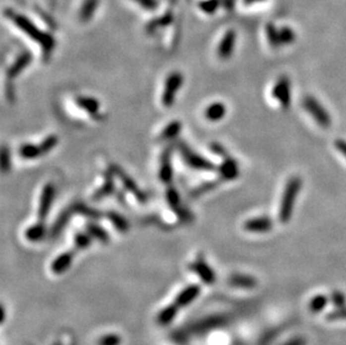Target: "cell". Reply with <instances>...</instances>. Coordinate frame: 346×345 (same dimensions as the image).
<instances>
[{"label": "cell", "instance_id": "obj_22", "mask_svg": "<svg viewBox=\"0 0 346 345\" xmlns=\"http://www.w3.org/2000/svg\"><path fill=\"white\" fill-rule=\"evenodd\" d=\"M99 3H100V0H83L79 10L80 21H82V23H89L97 12Z\"/></svg>", "mask_w": 346, "mask_h": 345}, {"label": "cell", "instance_id": "obj_26", "mask_svg": "<svg viewBox=\"0 0 346 345\" xmlns=\"http://www.w3.org/2000/svg\"><path fill=\"white\" fill-rule=\"evenodd\" d=\"M18 154L24 159H36L44 155L41 146L35 144H23L18 149Z\"/></svg>", "mask_w": 346, "mask_h": 345}, {"label": "cell", "instance_id": "obj_3", "mask_svg": "<svg viewBox=\"0 0 346 345\" xmlns=\"http://www.w3.org/2000/svg\"><path fill=\"white\" fill-rule=\"evenodd\" d=\"M179 153L186 165L193 168V170L204 172L218 171V166H215L213 163L207 158L203 157L202 155L194 152L192 148H189L184 142H181L179 145Z\"/></svg>", "mask_w": 346, "mask_h": 345}, {"label": "cell", "instance_id": "obj_1", "mask_svg": "<svg viewBox=\"0 0 346 345\" xmlns=\"http://www.w3.org/2000/svg\"><path fill=\"white\" fill-rule=\"evenodd\" d=\"M7 16L12 24L19 29L21 33L27 35L30 40L36 42L41 46L43 55L44 58H49L52 52L54 51L56 42L53 35L47 32H43L37 26L30 20L28 17H26L21 14H16L10 9L7 10Z\"/></svg>", "mask_w": 346, "mask_h": 345}, {"label": "cell", "instance_id": "obj_10", "mask_svg": "<svg viewBox=\"0 0 346 345\" xmlns=\"http://www.w3.org/2000/svg\"><path fill=\"white\" fill-rule=\"evenodd\" d=\"M200 294H201L200 285H189V286L185 287L184 289H181L178 292V295L176 296L174 303L178 306L180 309L185 308L191 305L193 301H195L198 298Z\"/></svg>", "mask_w": 346, "mask_h": 345}, {"label": "cell", "instance_id": "obj_42", "mask_svg": "<svg viewBox=\"0 0 346 345\" xmlns=\"http://www.w3.org/2000/svg\"><path fill=\"white\" fill-rule=\"evenodd\" d=\"M283 345H306V341L302 338H293Z\"/></svg>", "mask_w": 346, "mask_h": 345}, {"label": "cell", "instance_id": "obj_38", "mask_svg": "<svg viewBox=\"0 0 346 345\" xmlns=\"http://www.w3.org/2000/svg\"><path fill=\"white\" fill-rule=\"evenodd\" d=\"M1 168L3 172L10 170V150L6 146H2L1 149Z\"/></svg>", "mask_w": 346, "mask_h": 345}, {"label": "cell", "instance_id": "obj_30", "mask_svg": "<svg viewBox=\"0 0 346 345\" xmlns=\"http://www.w3.org/2000/svg\"><path fill=\"white\" fill-rule=\"evenodd\" d=\"M93 238L91 236L88 232H76L74 238H73V242H74V249L75 250H85L92 244Z\"/></svg>", "mask_w": 346, "mask_h": 345}, {"label": "cell", "instance_id": "obj_33", "mask_svg": "<svg viewBox=\"0 0 346 345\" xmlns=\"http://www.w3.org/2000/svg\"><path fill=\"white\" fill-rule=\"evenodd\" d=\"M279 37L281 46L283 45H290L296 40V34L288 26H283L279 28Z\"/></svg>", "mask_w": 346, "mask_h": 345}, {"label": "cell", "instance_id": "obj_23", "mask_svg": "<svg viewBox=\"0 0 346 345\" xmlns=\"http://www.w3.org/2000/svg\"><path fill=\"white\" fill-rule=\"evenodd\" d=\"M229 283H230V285L233 287L248 288V289H252L253 287L257 286L256 278H253L252 276L242 275V274L232 275L230 279H229Z\"/></svg>", "mask_w": 346, "mask_h": 345}, {"label": "cell", "instance_id": "obj_28", "mask_svg": "<svg viewBox=\"0 0 346 345\" xmlns=\"http://www.w3.org/2000/svg\"><path fill=\"white\" fill-rule=\"evenodd\" d=\"M71 209L74 213L83 215V217L89 218L92 220V221H96V220L102 218V214L99 212L98 210L89 208V206L85 205L84 203H76L73 206H71Z\"/></svg>", "mask_w": 346, "mask_h": 345}, {"label": "cell", "instance_id": "obj_40", "mask_svg": "<svg viewBox=\"0 0 346 345\" xmlns=\"http://www.w3.org/2000/svg\"><path fill=\"white\" fill-rule=\"evenodd\" d=\"M211 150L214 154L218 155V156H221L223 158L229 156L227 149L224 148L221 144H218V142H212V144H211Z\"/></svg>", "mask_w": 346, "mask_h": 345}, {"label": "cell", "instance_id": "obj_20", "mask_svg": "<svg viewBox=\"0 0 346 345\" xmlns=\"http://www.w3.org/2000/svg\"><path fill=\"white\" fill-rule=\"evenodd\" d=\"M227 106L223 102L216 101L211 103L204 111V117L211 122H219L224 119L227 115Z\"/></svg>", "mask_w": 346, "mask_h": 345}, {"label": "cell", "instance_id": "obj_21", "mask_svg": "<svg viewBox=\"0 0 346 345\" xmlns=\"http://www.w3.org/2000/svg\"><path fill=\"white\" fill-rule=\"evenodd\" d=\"M179 310L180 308L175 303L165 306V307L159 310L157 314V318H156V320H157L158 325L161 326L171 325L172 323L175 321V318L177 317V315H178Z\"/></svg>", "mask_w": 346, "mask_h": 345}, {"label": "cell", "instance_id": "obj_24", "mask_svg": "<svg viewBox=\"0 0 346 345\" xmlns=\"http://www.w3.org/2000/svg\"><path fill=\"white\" fill-rule=\"evenodd\" d=\"M46 233V228L44 226V222L38 221L35 224H32L29 228L26 229L25 236L26 239L30 242H37L41 241L45 236Z\"/></svg>", "mask_w": 346, "mask_h": 345}, {"label": "cell", "instance_id": "obj_32", "mask_svg": "<svg viewBox=\"0 0 346 345\" xmlns=\"http://www.w3.org/2000/svg\"><path fill=\"white\" fill-rule=\"evenodd\" d=\"M328 299L325 295H317L310 299L308 307L311 313H321L326 307Z\"/></svg>", "mask_w": 346, "mask_h": 345}, {"label": "cell", "instance_id": "obj_27", "mask_svg": "<svg viewBox=\"0 0 346 345\" xmlns=\"http://www.w3.org/2000/svg\"><path fill=\"white\" fill-rule=\"evenodd\" d=\"M107 219L111 222L115 230H118L119 232H122L123 233V232H127L129 230L128 220L120 213L115 212V211H109V212L107 213Z\"/></svg>", "mask_w": 346, "mask_h": 345}, {"label": "cell", "instance_id": "obj_34", "mask_svg": "<svg viewBox=\"0 0 346 345\" xmlns=\"http://www.w3.org/2000/svg\"><path fill=\"white\" fill-rule=\"evenodd\" d=\"M220 6H221V1H220V0H202V1L198 3V8L206 15L215 14Z\"/></svg>", "mask_w": 346, "mask_h": 345}, {"label": "cell", "instance_id": "obj_13", "mask_svg": "<svg viewBox=\"0 0 346 345\" xmlns=\"http://www.w3.org/2000/svg\"><path fill=\"white\" fill-rule=\"evenodd\" d=\"M74 250H67L59 253L51 264V271L54 275H63L70 269L74 259Z\"/></svg>", "mask_w": 346, "mask_h": 345}, {"label": "cell", "instance_id": "obj_19", "mask_svg": "<svg viewBox=\"0 0 346 345\" xmlns=\"http://www.w3.org/2000/svg\"><path fill=\"white\" fill-rule=\"evenodd\" d=\"M114 176H115V174L111 170H109L106 172L105 182H103L102 186L99 187L97 191L93 193V195H92L93 201H100V200H102V198L111 195V194L115 192V180H114Z\"/></svg>", "mask_w": 346, "mask_h": 345}, {"label": "cell", "instance_id": "obj_36", "mask_svg": "<svg viewBox=\"0 0 346 345\" xmlns=\"http://www.w3.org/2000/svg\"><path fill=\"white\" fill-rule=\"evenodd\" d=\"M58 137L56 135H51L49 137H46L45 139L41 142L40 146L42 148L43 154L46 155L50 152H52V150L58 146Z\"/></svg>", "mask_w": 346, "mask_h": 345}, {"label": "cell", "instance_id": "obj_39", "mask_svg": "<svg viewBox=\"0 0 346 345\" xmlns=\"http://www.w3.org/2000/svg\"><path fill=\"white\" fill-rule=\"evenodd\" d=\"M133 2H136L138 6H140L144 9L148 11H153L158 6L157 0H132Z\"/></svg>", "mask_w": 346, "mask_h": 345}, {"label": "cell", "instance_id": "obj_18", "mask_svg": "<svg viewBox=\"0 0 346 345\" xmlns=\"http://www.w3.org/2000/svg\"><path fill=\"white\" fill-rule=\"evenodd\" d=\"M166 200H167L168 205L171 206V209L174 211L175 213L178 214L181 219L188 220L189 213L186 212V211L181 208L179 193L174 186H172V185L168 186L166 191Z\"/></svg>", "mask_w": 346, "mask_h": 345}, {"label": "cell", "instance_id": "obj_29", "mask_svg": "<svg viewBox=\"0 0 346 345\" xmlns=\"http://www.w3.org/2000/svg\"><path fill=\"white\" fill-rule=\"evenodd\" d=\"M266 37L272 49H279L281 46L279 37V28L272 23L266 25Z\"/></svg>", "mask_w": 346, "mask_h": 345}, {"label": "cell", "instance_id": "obj_11", "mask_svg": "<svg viewBox=\"0 0 346 345\" xmlns=\"http://www.w3.org/2000/svg\"><path fill=\"white\" fill-rule=\"evenodd\" d=\"M173 175H174V170H173L172 163V150L171 148H166L161 156L158 177L161 182L165 184H171L173 180Z\"/></svg>", "mask_w": 346, "mask_h": 345}, {"label": "cell", "instance_id": "obj_16", "mask_svg": "<svg viewBox=\"0 0 346 345\" xmlns=\"http://www.w3.org/2000/svg\"><path fill=\"white\" fill-rule=\"evenodd\" d=\"M33 61V55L29 52H24L19 54L11 65L7 68V77L8 79H15L23 72L26 67L29 66V64Z\"/></svg>", "mask_w": 346, "mask_h": 345}, {"label": "cell", "instance_id": "obj_25", "mask_svg": "<svg viewBox=\"0 0 346 345\" xmlns=\"http://www.w3.org/2000/svg\"><path fill=\"white\" fill-rule=\"evenodd\" d=\"M86 232L92 236L93 239L99 240L101 243H108L109 242V234L108 232L103 229L101 226H98L96 222H90L86 224Z\"/></svg>", "mask_w": 346, "mask_h": 345}, {"label": "cell", "instance_id": "obj_37", "mask_svg": "<svg viewBox=\"0 0 346 345\" xmlns=\"http://www.w3.org/2000/svg\"><path fill=\"white\" fill-rule=\"evenodd\" d=\"M121 342L118 334H106L98 340V345H120Z\"/></svg>", "mask_w": 346, "mask_h": 345}, {"label": "cell", "instance_id": "obj_6", "mask_svg": "<svg viewBox=\"0 0 346 345\" xmlns=\"http://www.w3.org/2000/svg\"><path fill=\"white\" fill-rule=\"evenodd\" d=\"M272 97L279 102L284 110H287L291 103V84L288 76H280L272 86Z\"/></svg>", "mask_w": 346, "mask_h": 345}, {"label": "cell", "instance_id": "obj_17", "mask_svg": "<svg viewBox=\"0 0 346 345\" xmlns=\"http://www.w3.org/2000/svg\"><path fill=\"white\" fill-rule=\"evenodd\" d=\"M74 101L81 110L85 111L86 114L92 115V117H97L100 114L101 103L96 98L89 96H79L75 98Z\"/></svg>", "mask_w": 346, "mask_h": 345}, {"label": "cell", "instance_id": "obj_15", "mask_svg": "<svg viewBox=\"0 0 346 345\" xmlns=\"http://www.w3.org/2000/svg\"><path fill=\"white\" fill-rule=\"evenodd\" d=\"M191 269L206 285L213 284L216 280V275L214 274L213 269L203 259H197V260L194 261L191 265Z\"/></svg>", "mask_w": 346, "mask_h": 345}, {"label": "cell", "instance_id": "obj_41", "mask_svg": "<svg viewBox=\"0 0 346 345\" xmlns=\"http://www.w3.org/2000/svg\"><path fill=\"white\" fill-rule=\"evenodd\" d=\"M334 145H335V148L339 150V152L346 158V140L336 139Z\"/></svg>", "mask_w": 346, "mask_h": 345}, {"label": "cell", "instance_id": "obj_9", "mask_svg": "<svg viewBox=\"0 0 346 345\" xmlns=\"http://www.w3.org/2000/svg\"><path fill=\"white\" fill-rule=\"evenodd\" d=\"M236 44V32L234 29H228L219 43L218 55L220 58L229 59L232 58Z\"/></svg>", "mask_w": 346, "mask_h": 345}, {"label": "cell", "instance_id": "obj_2", "mask_svg": "<svg viewBox=\"0 0 346 345\" xmlns=\"http://www.w3.org/2000/svg\"><path fill=\"white\" fill-rule=\"evenodd\" d=\"M302 186L299 176H292L285 185L283 196L279 205V220L281 223H288L292 217L293 208Z\"/></svg>", "mask_w": 346, "mask_h": 345}, {"label": "cell", "instance_id": "obj_4", "mask_svg": "<svg viewBox=\"0 0 346 345\" xmlns=\"http://www.w3.org/2000/svg\"><path fill=\"white\" fill-rule=\"evenodd\" d=\"M184 83V76L180 72H172L166 77L165 85H164V91L162 96V103L165 108H171L174 106L177 92L181 88Z\"/></svg>", "mask_w": 346, "mask_h": 345}, {"label": "cell", "instance_id": "obj_35", "mask_svg": "<svg viewBox=\"0 0 346 345\" xmlns=\"http://www.w3.org/2000/svg\"><path fill=\"white\" fill-rule=\"evenodd\" d=\"M71 213H73L72 209H68L66 211H64V212L59 215V217L58 218V220H56V222L54 224L53 229H52V233L58 234V232L62 230L64 227H65V224L67 223L68 219H70V217H71Z\"/></svg>", "mask_w": 346, "mask_h": 345}, {"label": "cell", "instance_id": "obj_31", "mask_svg": "<svg viewBox=\"0 0 346 345\" xmlns=\"http://www.w3.org/2000/svg\"><path fill=\"white\" fill-rule=\"evenodd\" d=\"M181 130V122L178 120H174L167 124V126L163 129L161 132V139L163 140H170L175 138Z\"/></svg>", "mask_w": 346, "mask_h": 345}, {"label": "cell", "instance_id": "obj_8", "mask_svg": "<svg viewBox=\"0 0 346 345\" xmlns=\"http://www.w3.org/2000/svg\"><path fill=\"white\" fill-rule=\"evenodd\" d=\"M55 197V187L52 183H47L44 185L42 189L40 203H38V221L45 222V220L49 217L52 205H53Z\"/></svg>", "mask_w": 346, "mask_h": 345}, {"label": "cell", "instance_id": "obj_43", "mask_svg": "<svg viewBox=\"0 0 346 345\" xmlns=\"http://www.w3.org/2000/svg\"><path fill=\"white\" fill-rule=\"evenodd\" d=\"M261 1H263V0H244V2L246 3V5H253V3L261 2Z\"/></svg>", "mask_w": 346, "mask_h": 345}, {"label": "cell", "instance_id": "obj_7", "mask_svg": "<svg viewBox=\"0 0 346 345\" xmlns=\"http://www.w3.org/2000/svg\"><path fill=\"white\" fill-rule=\"evenodd\" d=\"M110 170L114 172L115 176H116V177L120 179V182L123 185V187L137 198L138 202H140V203H146L147 195L141 191L140 187L138 186V184L122 170V168L119 167L118 165H111Z\"/></svg>", "mask_w": 346, "mask_h": 345}, {"label": "cell", "instance_id": "obj_14", "mask_svg": "<svg viewBox=\"0 0 346 345\" xmlns=\"http://www.w3.org/2000/svg\"><path fill=\"white\" fill-rule=\"evenodd\" d=\"M274 228V222L268 217H259L249 219L243 223V229L246 232H252V233H266L269 232Z\"/></svg>", "mask_w": 346, "mask_h": 345}, {"label": "cell", "instance_id": "obj_12", "mask_svg": "<svg viewBox=\"0 0 346 345\" xmlns=\"http://www.w3.org/2000/svg\"><path fill=\"white\" fill-rule=\"evenodd\" d=\"M218 172L221 180H233L240 175L239 164L234 158L227 156L223 158L221 165L218 167Z\"/></svg>", "mask_w": 346, "mask_h": 345}, {"label": "cell", "instance_id": "obj_5", "mask_svg": "<svg viewBox=\"0 0 346 345\" xmlns=\"http://www.w3.org/2000/svg\"><path fill=\"white\" fill-rule=\"evenodd\" d=\"M302 107L304 109L308 112V114L313 117V119L316 121L322 128H328L332 123L331 115L326 111L316 98L307 96L302 100Z\"/></svg>", "mask_w": 346, "mask_h": 345}]
</instances>
